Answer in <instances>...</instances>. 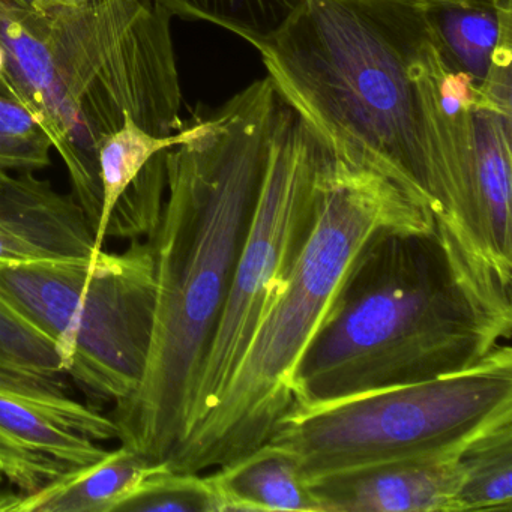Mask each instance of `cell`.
Wrapping results in <instances>:
<instances>
[{"instance_id":"1","label":"cell","mask_w":512,"mask_h":512,"mask_svg":"<svg viewBox=\"0 0 512 512\" xmlns=\"http://www.w3.org/2000/svg\"><path fill=\"white\" fill-rule=\"evenodd\" d=\"M256 49L322 145L418 197L476 286L499 292L476 199L478 101L440 58L416 0H305Z\"/></svg>"},{"instance_id":"2","label":"cell","mask_w":512,"mask_h":512,"mask_svg":"<svg viewBox=\"0 0 512 512\" xmlns=\"http://www.w3.org/2000/svg\"><path fill=\"white\" fill-rule=\"evenodd\" d=\"M283 100L269 77L196 119L166 152V196L148 236L157 308L139 388L115 403L122 445L169 463L265 181Z\"/></svg>"},{"instance_id":"3","label":"cell","mask_w":512,"mask_h":512,"mask_svg":"<svg viewBox=\"0 0 512 512\" xmlns=\"http://www.w3.org/2000/svg\"><path fill=\"white\" fill-rule=\"evenodd\" d=\"M511 331L512 313L485 298L436 226L385 230L362 248L305 347L292 407L460 373Z\"/></svg>"},{"instance_id":"4","label":"cell","mask_w":512,"mask_h":512,"mask_svg":"<svg viewBox=\"0 0 512 512\" xmlns=\"http://www.w3.org/2000/svg\"><path fill=\"white\" fill-rule=\"evenodd\" d=\"M424 203L379 170L325 148L313 227L220 403L167 463L203 473L268 442L292 407L296 365L362 248L391 229L434 227Z\"/></svg>"},{"instance_id":"5","label":"cell","mask_w":512,"mask_h":512,"mask_svg":"<svg viewBox=\"0 0 512 512\" xmlns=\"http://www.w3.org/2000/svg\"><path fill=\"white\" fill-rule=\"evenodd\" d=\"M50 62L58 142L73 197L97 232L100 146L130 115L152 136L184 127L172 16L154 0H53Z\"/></svg>"},{"instance_id":"6","label":"cell","mask_w":512,"mask_h":512,"mask_svg":"<svg viewBox=\"0 0 512 512\" xmlns=\"http://www.w3.org/2000/svg\"><path fill=\"white\" fill-rule=\"evenodd\" d=\"M512 416V350L503 343L460 373L290 407L268 442L289 449L305 481L385 461L460 451Z\"/></svg>"},{"instance_id":"7","label":"cell","mask_w":512,"mask_h":512,"mask_svg":"<svg viewBox=\"0 0 512 512\" xmlns=\"http://www.w3.org/2000/svg\"><path fill=\"white\" fill-rule=\"evenodd\" d=\"M0 295L53 341L64 374L89 394L119 403L139 388L157 308L148 241L122 253L2 266Z\"/></svg>"},{"instance_id":"8","label":"cell","mask_w":512,"mask_h":512,"mask_svg":"<svg viewBox=\"0 0 512 512\" xmlns=\"http://www.w3.org/2000/svg\"><path fill=\"white\" fill-rule=\"evenodd\" d=\"M323 160L325 146L283 101L265 181L197 379L182 443L220 403L286 284L316 218Z\"/></svg>"},{"instance_id":"9","label":"cell","mask_w":512,"mask_h":512,"mask_svg":"<svg viewBox=\"0 0 512 512\" xmlns=\"http://www.w3.org/2000/svg\"><path fill=\"white\" fill-rule=\"evenodd\" d=\"M112 439L115 419L71 398L59 376L0 371V467L22 494L103 460Z\"/></svg>"},{"instance_id":"10","label":"cell","mask_w":512,"mask_h":512,"mask_svg":"<svg viewBox=\"0 0 512 512\" xmlns=\"http://www.w3.org/2000/svg\"><path fill=\"white\" fill-rule=\"evenodd\" d=\"M440 58L476 101L512 112V0H416Z\"/></svg>"},{"instance_id":"11","label":"cell","mask_w":512,"mask_h":512,"mask_svg":"<svg viewBox=\"0 0 512 512\" xmlns=\"http://www.w3.org/2000/svg\"><path fill=\"white\" fill-rule=\"evenodd\" d=\"M461 451L358 467L308 487L322 512H460Z\"/></svg>"},{"instance_id":"12","label":"cell","mask_w":512,"mask_h":512,"mask_svg":"<svg viewBox=\"0 0 512 512\" xmlns=\"http://www.w3.org/2000/svg\"><path fill=\"white\" fill-rule=\"evenodd\" d=\"M95 251L94 229L73 194L32 172L0 170V268L83 259Z\"/></svg>"},{"instance_id":"13","label":"cell","mask_w":512,"mask_h":512,"mask_svg":"<svg viewBox=\"0 0 512 512\" xmlns=\"http://www.w3.org/2000/svg\"><path fill=\"white\" fill-rule=\"evenodd\" d=\"M472 122L473 166L482 233L491 268L500 286L512 284V112L475 103Z\"/></svg>"},{"instance_id":"14","label":"cell","mask_w":512,"mask_h":512,"mask_svg":"<svg viewBox=\"0 0 512 512\" xmlns=\"http://www.w3.org/2000/svg\"><path fill=\"white\" fill-rule=\"evenodd\" d=\"M208 476L220 512H322L295 455L272 442L217 467Z\"/></svg>"},{"instance_id":"15","label":"cell","mask_w":512,"mask_h":512,"mask_svg":"<svg viewBox=\"0 0 512 512\" xmlns=\"http://www.w3.org/2000/svg\"><path fill=\"white\" fill-rule=\"evenodd\" d=\"M154 466L136 449L122 445L97 463L22 494L16 512H116Z\"/></svg>"},{"instance_id":"16","label":"cell","mask_w":512,"mask_h":512,"mask_svg":"<svg viewBox=\"0 0 512 512\" xmlns=\"http://www.w3.org/2000/svg\"><path fill=\"white\" fill-rule=\"evenodd\" d=\"M463 484L458 508L512 511V416L476 434L460 454Z\"/></svg>"},{"instance_id":"17","label":"cell","mask_w":512,"mask_h":512,"mask_svg":"<svg viewBox=\"0 0 512 512\" xmlns=\"http://www.w3.org/2000/svg\"><path fill=\"white\" fill-rule=\"evenodd\" d=\"M190 134V127L169 137H157L140 128L130 115H125L124 125L100 146V170L103 181L104 202L95 232V248L103 250L110 215L119 197L142 172L154 155L175 148Z\"/></svg>"},{"instance_id":"18","label":"cell","mask_w":512,"mask_h":512,"mask_svg":"<svg viewBox=\"0 0 512 512\" xmlns=\"http://www.w3.org/2000/svg\"><path fill=\"white\" fill-rule=\"evenodd\" d=\"M172 17L202 20L238 35L256 49L278 34L305 0H154Z\"/></svg>"},{"instance_id":"19","label":"cell","mask_w":512,"mask_h":512,"mask_svg":"<svg viewBox=\"0 0 512 512\" xmlns=\"http://www.w3.org/2000/svg\"><path fill=\"white\" fill-rule=\"evenodd\" d=\"M116 512H220L209 476L157 463Z\"/></svg>"},{"instance_id":"20","label":"cell","mask_w":512,"mask_h":512,"mask_svg":"<svg viewBox=\"0 0 512 512\" xmlns=\"http://www.w3.org/2000/svg\"><path fill=\"white\" fill-rule=\"evenodd\" d=\"M0 371L34 376L64 374L52 340L0 295Z\"/></svg>"},{"instance_id":"21","label":"cell","mask_w":512,"mask_h":512,"mask_svg":"<svg viewBox=\"0 0 512 512\" xmlns=\"http://www.w3.org/2000/svg\"><path fill=\"white\" fill-rule=\"evenodd\" d=\"M53 145L32 113L0 86V170L38 172L50 166Z\"/></svg>"},{"instance_id":"22","label":"cell","mask_w":512,"mask_h":512,"mask_svg":"<svg viewBox=\"0 0 512 512\" xmlns=\"http://www.w3.org/2000/svg\"><path fill=\"white\" fill-rule=\"evenodd\" d=\"M7 484V478L0 467V512H16L17 505L22 499V493L8 490Z\"/></svg>"},{"instance_id":"23","label":"cell","mask_w":512,"mask_h":512,"mask_svg":"<svg viewBox=\"0 0 512 512\" xmlns=\"http://www.w3.org/2000/svg\"><path fill=\"white\" fill-rule=\"evenodd\" d=\"M5 77V55L2 50H0V86L4 83Z\"/></svg>"}]
</instances>
